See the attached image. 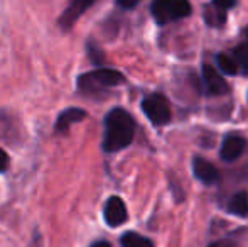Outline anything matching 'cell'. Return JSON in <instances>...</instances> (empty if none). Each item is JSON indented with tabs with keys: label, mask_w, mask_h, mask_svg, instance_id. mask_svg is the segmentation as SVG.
Instances as JSON below:
<instances>
[{
	"label": "cell",
	"mask_w": 248,
	"mask_h": 247,
	"mask_svg": "<svg viewBox=\"0 0 248 247\" xmlns=\"http://www.w3.org/2000/svg\"><path fill=\"white\" fill-rule=\"evenodd\" d=\"M233 58L238 65L240 75H248V41L242 43L233 49Z\"/></svg>",
	"instance_id": "5bb4252c"
},
{
	"label": "cell",
	"mask_w": 248,
	"mask_h": 247,
	"mask_svg": "<svg viewBox=\"0 0 248 247\" xmlns=\"http://www.w3.org/2000/svg\"><path fill=\"white\" fill-rule=\"evenodd\" d=\"M9 165H10V158L2 148H0V173L7 171L9 169Z\"/></svg>",
	"instance_id": "ac0fdd59"
},
{
	"label": "cell",
	"mask_w": 248,
	"mask_h": 247,
	"mask_svg": "<svg viewBox=\"0 0 248 247\" xmlns=\"http://www.w3.org/2000/svg\"><path fill=\"white\" fill-rule=\"evenodd\" d=\"M228 212L238 217H248V191H238L228 201Z\"/></svg>",
	"instance_id": "7c38bea8"
},
{
	"label": "cell",
	"mask_w": 248,
	"mask_h": 247,
	"mask_svg": "<svg viewBox=\"0 0 248 247\" xmlns=\"http://www.w3.org/2000/svg\"><path fill=\"white\" fill-rule=\"evenodd\" d=\"M95 2L96 0H69L64 12L59 16V20H58L59 27H61L62 31H66V33L71 31L73 26L76 24V20H78L90 7L95 5Z\"/></svg>",
	"instance_id": "8992f818"
},
{
	"label": "cell",
	"mask_w": 248,
	"mask_h": 247,
	"mask_svg": "<svg viewBox=\"0 0 248 247\" xmlns=\"http://www.w3.org/2000/svg\"><path fill=\"white\" fill-rule=\"evenodd\" d=\"M208 247H238V244L233 239H219V241L213 242Z\"/></svg>",
	"instance_id": "d6986e66"
},
{
	"label": "cell",
	"mask_w": 248,
	"mask_h": 247,
	"mask_svg": "<svg viewBox=\"0 0 248 247\" xmlns=\"http://www.w3.org/2000/svg\"><path fill=\"white\" fill-rule=\"evenodd\" d=\"M235 5L236 0H211V3L204 7L202 19L209 27H223L226 22V14Z\"/></svg>",
	"instance_id": "5b68a950"
},
{
	"label": "cell",
	"mask_w": 248,
	"mask_h": 247,
	"mask_svg": "<svg viewBox=\"0 0 248 247\" xmlns=\"http://www.w3.org/2000/svg\"><path fill=\"white\" fill-rule=\"evenodd\" d=\"M90 247H111V246H110V242H107V241H98V242H95V244H92Z\"/></svg>",
	"instance_id": "ffe728a7"
},
{
	"label": "cell",
	"mask_w": 248,
	"mask_h": 247,
	"mask_svg": "<svg viewBox=\"0 0 248 247\" xmlns=\"http://www.w3.org/2000/svg\"><path fill=\"white\" fill-rule=\"evenodd\" d=\"M218 66L225 75H240L238 65H236L233 54H230V53H219L218 54Z\"/></svg>",
	"instance_id": "9a60e30c"
},
{
	"label": "cell",
	"mask_w": 248,
	"mask_h": 247,
	"mask_svg": "<svg viewBox=\"0 0 248 247\" xmlns=\"http://www.w3.org/2000/svg\"><path fill=\"white\" fill-rule=\"evenodd\" d=\"M122 247H154V242L137 232H125L120 237Z\"/></svg>",
	"instance_id": "4fadbf2b"
},
{
	"label": "cell",
	"mask_w": 248,
	"mask_h": 247,
	"mask_svg": "<svg viewBox=\"0 0 248 247\" xmlns=\"http://www.w3.org/2000/svg\"><path fill=\"white\" fill-rule=\"evenodd\" d=\"M193 171L194 176L204 185H215L219 181V171L216 169L215 165H211L209 161H206L204 158H196L193 159Z\"/></svg>",
	"instance_id": "8fae6325"
},
{
	"label": "cell",
	"mask_w": 248,
	"mask_h": 247,
	"mask_svg": "<svg viewBox=\"0 0 248 247\" xmlns=\"http://www.w3.org/2000/svg\"><path fill=\"white\" fill-rule=\"evenodd\" d=\"M86 49H88V56H90V60H92L95 65H100L101 61H103V53L98 49V48L95 46V44L90 41L88 43V46H86Z\"/></svg>",
	"instance_id": "2e32d148"
},
{
	"label": "cell",
	"mask_w": 248,
	"mask_h": 247,
	"mask_svg": "<svg viewBox=\"0 0 248 247\" xmlns=\"http://www.w3.org/2000/svg\"><path fill=\"white\" fill-rule=\"evenodd\" d=\"M202 83H204V90L208 95L221 97L230 92L228 83L225 82V78L211 65L202 66Z\"/></svg>",
	"instance_id": "ba28073f"
},
{
	"label": "cell",
	"mask_w": 248,
	"mask_h": 247,
	"mask_svg": "<svg viewBox=\"0 0 248 247\" xmlns=\"http://www.w3.org/2000/svg\"><path fill=\"white\" fill-rule=\"evenodd\" d=\"M142 0H115V3H117L120 9H124V10H132V9H135V7L140 3Z\"/></svg>",
	"instance_id": "e0dca14e"
},
{
	"label": "cell",
	"mask_w": 248,
	"mask_h": 247,
	"mask_svg": "<svg viewBox=\"0 0 248 247\" xmlns=\"http://www.w3.org/2000/svg\"><path fill=\"white\" fill-rule=\"evenodd\" d=\"M140 107H142V112L145 114V117H147L154 125L169 124L170 117H172L169 100L164 95H160V93H154V95L145 97V99L142 100Z\"/></svg>",
	"instance_id": "277c9868"
},
{
	"label": "cell",
	"mask_w": 248,
	"mask_h": 247,
	"mask_svg": "<svg viewBox=\"0 0 248 247\" xmlns=\"http://www.w3.org/2000/svg\"><path fill=\"white\" fill-rule=\"evenodd\" d=\"M247 149V141L245 137H242L240 134H228L221 142V159L223 161H236L240 156L245 152Z\"/></svg>",
	"instance_id": "9c48e42d"
},
{
	"label": "cell",
	"mask_w": 248,
	"mask_h": 247,
	"mask_svg": "<svg viewBox=\"0 0 248 247\" xmlns=\"http://www.w3.org/2000/svg\"><path fill=\"white\" fill-rule=\"evenodd\" d=\"M76 83H78V90L83 95H103L113 86L125 83V76L118 69L98 68L79 75Z\"/></svg>",
	"instance_id": "7a4b0ae2"
},
{
	"label": "cell",
	"mask_w": 248,
	"mask_h": 247,
	"mask_svg": "<svg viewBox=\"0 0 248 247\" xmlns=\"http://www.w3.org/2000/svg\"><path fill=\"white\" fill-rule=\"evenodd\" d=\"M86 117H88L86 110L78 109V107H69V109H64L58 115V120H56L54 129H56L58 134H68L69 127H71L73 124L81 122V120H85Z\"/></svg>",
	"instance_id": "30bf717a"
},
{
	"label": "cell",
	"mask_w": 248,
	"mask_h": 247,
	"mask_svg": "<svg viewBox=\"0 0 248 247\" xmlns=\"http://www.w3.org/2000/svg\"><path fill=\"white\" fill-rule=\"evenodd\" d=\"M103 217L110 227H120L128 220V212L125 201L120 197H110L105 201Z\"/></svg>",
	"instance_id": "52a82bcc"
},
{
	"label": "cell",
	"mask_w": 248,
	"mask_h": 247,
	"mask_svg": "<svg viewBox=\"0 0 248 247\" xmlns=\"http://www.w3.org/2000/svg\"><path fill=\"white\" fill-rule=\"evenodd\" d=\"M150 12L154 20L164 26V24L189 17L193 9L187 0H154L150 5Z\"/></svg>",
	"instance_id": "3957f363"
},
{
	"label": "cell",
	"mask_w": 248,
	"mask_h": 247,
	"mask_svg": "<svg viewBox=\"0 0 248 247\" xmlns=\"http://www.w3.org/2000/svg\"><path fill=\"white\" fill-rule=\"evenodd\" d=\"M103 148L105 152H118L128 148L135 137V120L122 107H115L105 117Z\"/></svg>",
	"instance_id": "6da1fadb"
}]
</instances>
